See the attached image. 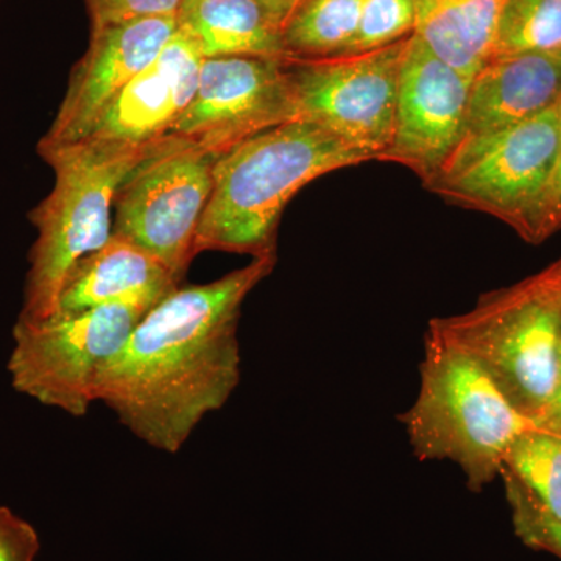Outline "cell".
Masks as SVG:
<instances>
[{"instance_id": "1", "label": "cell", "mask_w": 561, "mask_h": 561, "mask_svg": "<svg viewBox=\"0 0 561 561\" xmlns=\"http://www.w3.org/2000/svg\"><path fill=\"white\" fill-rule=\"evenodd\" d=\"M275 264L276 254L254 257L213 283L169 294L103 367L95 400L146 445L179 453L239 386L242 302Z\"/></svg>"}, {"instance_id": "2", "label": "cell", "mask_w": 561, "mask_h": 561, "mask_svg": "<svg viewBox=\"0 0 561 561\" xmlns=\"http://www.w3.org/2000/svg\"><path fill=\"white\" fill-rule=\"evenodd\" d=\"M373 161L364 151L308 121H291L225 151L214 162L213 191L195 251L276 254L287 203L327 173Z\"/></svg>"}, {"instance_id": "3", "label": "cell", "mask_w": 561, "mask_h": 561, "mask_svg": "<svg viewBox=\"0 0 561 561\" xmlns=\"http://www.w3.org/2000/svg\"><path fill=\"white\" fill-rule=\"evenodd\" d=\"M400 420L420 460L451 461L472 490L497 478L512 443L535 427L478 362L431 328L419 394Z\"/></svg>"}, {"instance_id": "4", "label": "cell", "mask_w": 561, "mask_h": 561, "mask_svg": "<svg viewBox=\"0 0 561 561\" xmlns=\"http://www.w3.org/2000/svg\"><path fill=\"white\" fill-rule=\"evenodd\" d=\"M431 330L478 362L513 408L540 426L556 391L561 335V262L483 295L471 311Z\"/></svg>"}, {"instance_id": "5", "label": "cell", "mask_w": 561, "mask_h": 561, "mask_svg": "<svg viewBox=\"0 0 561 561\" xmlns=\"http://www.w3.org/2000/svg\"><path fill=\"white\" fill-rule=\"evenodd\" d=\"M150 146L77 142L39 151L54 169L55 184L31 213L38 236L31 250L21 320H43L57 312L70 272L113 236L114 198Z\"/></svg>"}, {"instance_id": "6", "label": "cell", "mask_w": 561, "mask_h": 561, "mask_svg": "<svg viewBox=\"0 0 561 561\" xmlns=\"http://www.w3.org/2000/svg\"><path fill=\"white\" fill-rule=\"evenodd\" d=\"M158 302L136 298L57 311L43 320L18 319L9 359L14 390L69 415H87L98 401L95 386L103 367Z\"/></svg>"}, {"instance_id": "7", "label": "cell", "mask_w": 561, "mask_h": 561, "mask_svg": "<svg viewBox=\"0 0 561 561\" xmlns=\"http://www.w3.org/2000/svg\"><path fill=\"white\" fill-rule=\"evenodd\" d=\"M216 154L176 136L151 144L114 198L113 234L128 239L183 280L210 191Z\"/></svg>"}, {"instance_id": "8", "label": "cell", "mask_w": 561, "mask_h": 561, "mask_svg": "<svg viewBox=\"0 0 561 561\" xmlns=\"http://www.w3.org/2000/svg\"><path fill=\"white\" fill-rule=\"evenodd\" d=\"M409 38L364 54L287 58L297 121L312 122L381 161L393 142L398 81Z\"/></svg>"}, {"instance_id": "9", "label": "cell", "mask_w": 561, "mask_h": 561, "mask_svg": "<svg viewBox=\"0 0 561 561\" xmlns=\"http://www.w3.org/2000/svg\"><path fill=\"white\" fill-rule=\"evenodd\" d=\"M560 103L483 140L448 162L424 187L456 205L496 217L526 241L556 169Z\"/></svg>"}, {"instance_id": "10", "label": "cell", "mask_w": 561, "mask_h": 561, "mask_svg": "<svg viewBox=\"0 0 561 561\" xmlns=\"http://www.w3.org/2000/svg\"><path fill=\"white\" fill-rule=\"evenodd\" d=\"M291 121H297V110L286 60L205 58L190 105L168 136L191 140L219 158L243 140Z\"/></svg>"}, {"instance_id": "11", "label": "cell", "mask_w": 561, "mask_h": 561, "mask_svg": "<svg viewBox=\"0 0 561 561\" xmlns=\"http://www.w3.org/2000/svg\"><path fill=\"white\" fill-rule=\"evenodd\" d=\"M471 81L411 35L398 81L393 142L381 161L411 169L423 184L434 179L459 144Z\"/></svg>"}, {"instance_id": "12", "label": "cell", "mask_w": 561, "mask_h": 561, "mask_svg": "<svg viewBox=\"0 0 561 561\" xmlns=\"http://www.w3.org/2000/svg\"><path fill=\"white\" fill-rule=\"evenodd\" d=\"M176 18L125 22L92 28L90 49L70 73L68 90L39 151L79 142L102 111L168 46Z\"/></svg>"}, {"instance_id": "13", "label": "cell", "mask_w": 561, "mask_h": 561, "mask_svg": "<svg viewBox=\"0 0 561 561\" xmlns=\"http://www.w3.org/2000/svg\"><path fill=\"white\" fill-rule=\"evenodd\" d=\"M202 60L194 44L176 31L161 54L102 111L79 142L136 149L168 136L190 105Z\"/></svg>"}, {"instance_id": "14", "label": "cell", "mask_w": 561, "mask_h": 561, "mask_svg": "<svg viewBox=\"0 0 561 561\" xmlns=\"http://www.w3.org/2000/svg\"><path fill=\"white\" fill-rule=\"evenodd\" d=\"M560 102L561 50L490 58L472 77L459 144L446 164Z\"/></svg>"}, {"instance_id": "15", "label": "cell", "mask_w": 561, "mask_h": 561, "mask_svg": "<svg viewBox=\"0 0 561 561\" xmlns=\"http://www.w3.org/2000/svg\"><path fill=\"white\" fill-rule=\"evenodd\" d=\"M180 283L149 251L113 234L70 272L57 311H83L136 298L161 301L179 289Z\"/></svg>"}, {"instance_id": "16", "label": "cell", "mask_w": 561, "mask_h": 561, "mask_svg": "<svg viewBox=\"0 0 561 561\" xmlns=\"http://www.w3.org/2000/svg\"><path fill=\"white\" fill-rule=\"evenodd\" d=\"M176 24L203 60L221 57L287 60L283 31L256 0H183Z\"/></svg>"}, {"instance_id": "17", "label": "cell", "mask_w": 561, "mask_h": 561, "mask_svg": "<svg viewBox=\"0 0 561 561\" xmlns=\"http://www.w3.org/2000/svg\"><path fill=\"white\" fill-rule=\"evenodd\" d=\"M413 35L465 76L474 77L490 60L507 0H413Z\"/></svg>"}, {"instance_id": "18", "label": "cell", "mask_w": 561, "mask_h": 561, "mask_svg": "<svg viewBox=\"0 0 561 561\" xmlns=\"http://www.w3.org/2000/svg\"><path fill=\"white\" fill-rule=\"evenodd\" d=\"M500 476L546 516L561 523V437L530 427L512 443Z\"/></svg>"}, {"instance_id": "19", "label": "cell", "mask_w": 561, "mask_h": 561, "mask_svg": "<svg viewBox=\"0 0 561 561\" xmlns=\"http://www.w3.org/2000/svg\"><path fill=\"white\" fill-rule=\"evenodd\" d=\"M360 7L362 0H306L283 28L287 58L345 55L356 36Z\"/></svg>"}, {"instance_id": "20", "label": "cell", "mask_w": 561, "mask_h": 561, "mask_svg": "<svg viewBox=\"0 0 561 561\" xmlns=\"http://www.w3.org/2000/svg\"><path fill=\"white\" fill-rule=\"evenodd\" d=\"M561 50V0H507L490 58Z\"/></svg>"}, {"instance_id": "21", "label": "cell", "mask_w": 561, "mask_h": 561, "mask_svg": "<svg viewBox=\"0 0 561 561\" xmlns=\"http://www.w3.org/2000/svg\"><path fill=\"white\" fill-rule=\"evenodd\" d=\"M413 0H362L356 36L345 55L382 49L415 31Z\"/></svg>"}, {"instance_id": "22", "label": "cell", "mask_w": 561, "mask_h": 561, "mask_svg": "<svg viewBox=\"0 0 561 561\" xmlns=\"http://www.w3.org/2000/svg\"><path fill=\"white\" fill-rule=\"evenodd\" d=\"M505 489L519 537L531 548L551 552L561 559V523L538 511L516 486L505 483Z\"/></svg>"}, {"instance_id": "23", "label": "cell", "mask_w": 561, "mask_h": 561, "mask_svg": "<svg viewBox=\"0 0 561 561\" xmlns=\"http://www.w3.org/2000/svg\"><path fill=\"white\" fill-rule=\"evenodd\" d=\"M183 0H87L92 28L125 22L176 18Z\"/></svg>"}, {"instance_id": "24", "label": "cell", "mask_w": 561, "mask_h": 561, "mask_svg": "<svg viewBox=\"0 0 561 561\" xmlns=\"http://www.w3.org/2000/svg\"><path fill=\"white\" fill-rule=\"evenodd\" d=\"M38 552L35 527L0 505V561H35Z\"/></svg>"}, {"instance_id": "25", "label": "cell", "mask_w": 561, "mask_h": 561, "mask_svg": "<svg viewBox=\"0 0 561 561\" xmlns=\"http://www.w3.org/2000/svg\"><path fill=\"white\" fill-rule=\"evenodd\" d=\"M561 230V103H560V142L556 169L549 181L545 197L531 220L527 242L541 243Z\"/></svg>"}, {"instance_id": "26", "label": "cell", "mask_w": 561, "mask_h": 561, "mask_svg": "<svg viewBox=\"0 0 561 561\" xmlns=\"http://www.w3.org/2000/svg\"><path fill=\"white\" fill-rule=\"evenodd\" d=\"M256 2L283 31L290 18L294 16L295 11L300 9L306 0H256Z\"/></svg>"}, {"instance_id": "27", "label": "cell", "mask_w": 561, "mask_h": 561, "mask_svg": "<svg viewBox=\"0 0 561 561\" xmlns=\"http://www.w3.org/2000/svg\"><path fill=\"white\" fill-rule=\"evenodd\" d=\"M541 430L552 432V434L560 435L561 437V335H560V348H559V365H557V381L556 391L549 411L542 419L540 426Z\"/></svg>"}, {"instance_id": "28", "label": "cell", "mask_w": 561, "mask_h": 561, "mask_svg": "<svg viewBox=\"0 0 561 561\" xmlns=\"http://www.w3.org/2000/svg\"><path fill=\"white\" fill-rule=\"evenodd\" d=\"M560 262H561V257H559Z\"/></svg>"}]
</instances>
